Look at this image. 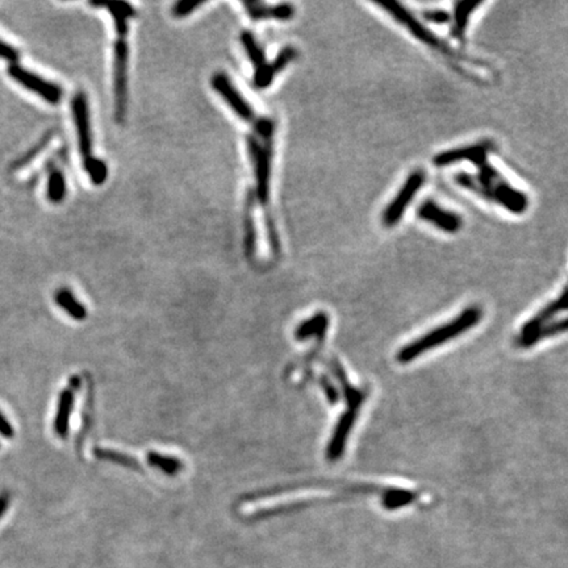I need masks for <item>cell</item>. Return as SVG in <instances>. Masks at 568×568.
<instances>
[{
	"label": "cell",
	"mask_w": 568,
	"mask_h": 568,
	"mask_svg": "<svg viewBox=\"0 0 568 568\" xmlns=\"http://www.w3.org/2000/svg\"><path fill=\"white\" fill-rule=\"evenodd\" d=\"M203 4H206V1L203 0H182V1H177L173 7V15L175 17H186L191 15L195 11L197 7H201Z\"/></svg>",
	"instance_id": "4316f807"
},
{
	"label": "cell",
	"mask_w": 568,
	"mask_h": 568,
	"mask_svg": "<svg viewBox=\"0 0 568 568\" xmlns=\"http://www.w3.org/2000/svg\"><path fill=\"white\" fill-rule=\"evenodd\" d=\"M482 317H483L482 308L478 306H471L469 308L465 309L463 312H460L454 320L441 325L439 328L430 330L429 333L423 334L420 338L406 345L396 354V360L402 365L413 362L416 358L428 353L429 350H433L439 345L452 341L458 336L469 332L471 328L479 324Z\"/></svg>",
	"instance_id": "3957f363"
},
{
	"label": "cell",
	"mask_w": 568,
	"mask_h": 568,
	"mask_svg": "<svg viewBox=\"0 0 568 568\" xmlns=\"http://www.w3.org/2000/svg\"><path fill=\"white\" fill-rule=\"evenodd\" d=\"M567 308V288L565 287L559 297L554 299L547 306L541 309L533 319L522 326L517 345L519 347L529 349L542 338L556 336L566 330V319L552 323L554 316L565 312Z\"/></svg>",
	"instance_id": "277c9868"
},
{
	"label": "cell",
	"mask_w": 568,
	"mask_h": 568,
	"mask_svg": "<svg viewBox=\"0 0 568 568\" xmlns=\"http://www.w3.org/2000/svg\"><path fill=\"white\" fill-rule=\"evenodd\" d=\"M296 57H297V50L293 47L283 48L277 53L273 62H266L260 69L254 71V78H253L254 86L257 88H267L275 79L276 75L290 65Z\"/></svg>",
	"instance_id": "9a60e30c"
},
{
	"label": "cell",
	"mask_w": 568,
	"mask_h": 568,
	"mask_svg": "<svg viewBox=\"0 0 568 568\" xmlns=\"http://www.w3.org/2000/svg\"><path fill=\"white\" fill-rule=\"evenodd\" d=\"M482 5H483V1H472V0L455 1L454 10L452 12V21L449 27H450V36L456 42L459 44L466 42V33L470 25L471 17Z\"/></svg>",
	"instance_id": "e0dca14e"
},
{
	"label": "cell",
	"mask_w": 568,
	"mask_h": 568,
	"mask_svg": "<svg viewBox=\"0 0 568 568\" xmlns=\"http://www.w3.org/2000/svg\"><path fill=\"white\" fill-rule=\"evenodd\" d=\"M66 196V179L61 170L53 169L48 178V199L53 204H60Z\"/></svg>",
	"instance_id": "cb8c5ba5"
},
{
	"label": "cell",
	"mask_w": 568,
	"mask_h": 568,
	"mask_svg": "<svg viewBox=\"0 0 568 568\" xmlns=\"http://www.w3.org/2000/svg\"><path fill=\"white\" fill-rule=\"evenodd\" d=\"M417 217L446 234H456L463 227V219L456 212L447 210L434 199H425L417 207Z\"/></svg>",
	"instance_id": "30bf717a"
},
{
	"label": "cell",
	"mask_w": 568,
	"mask_h": 568,
	"mask_svg": "<svg viewBox=\"0 0 568 568\" xmlns=\"http://www.w3.org/2000/svg\"><path fill=\"white\" fill-rule=\"evenodd\" d=\"M243 4H244L247 15L254 21L266 20V18L287 21L295 16V7L291 3H279L275 5H270L258 0H245Z\"/></svg>",
	"instance_id": "2e32d148"
},
{
	"label": "cell",
	"mask_w": 568,
	"mask_h": 568,
	"mask_svg": "<svg viewBox=\"0 0 568 568\" xmlns=\"http://www.w3.org/2000/svg\"><path fill=\"white\" fill-rule=\"evenodd\" d=\"M71 114L75 123L78 145L81 151L83 166L92 161V136H91V120H90V107L86 92L79 91L71 99Z\"/></svg>",
	"instance_id": "8fae6325"
},
{
	"label": "cell",
	"mask_w": 568,
	"mask_h": 568,
	"mask_svg": "<svg viewBox=\"0 0 568 568\" xmlns=\"http://www.w3.org/2000/svg\"><path fill=\"white\" fill-rule=\"evenodd\" d=\"M373 4L382 8L397 24L406 28L409 34H412L415 38L421 41L422 44H425L426 47L437 50L439 54H443L445 57H449L452 60L458 58V55L455 54V50L449 44L441 40L439 36L433 31H430L422 21L417 20L416 16L412 12H409V10L406 8L403 4L397 1H373Z\"/></svg>",
	"instance_id": "8992f818"
},
{
	"label": "cell",
	"mask_w": 568,
	"mask_h": 568,
	"mask_svg": "<svg viewBox=\"0 0 568 568\" xmlns=\"http://www.w3.org/2000/svg\"><path fill=\"white\" fill-rule=\"evenodd\" d=\"M0 58L10 61L11 64H15L18 58V53L16 49H14L12 47L7 45L4 41L0 40Z\"/></svg>",
	"instance_id": "83f0119b"
},
{
	"label": "cell",
	"mask_w": 568,
	"mask_h": 568,
	"mask_svg": "<svg viewBox=\"0 0 568 568\" xmlns=\"http://www.w3.org/2000/svg\"><path fill=\"white\" fill-rule=\"evenodd\" d=\"M212 88L224 99L229 108L237 114L245 123L250 124L253 128L260 123V117L257 116L249 101L243 97V94L236 88L233 82L229 79L225 73L217 71L211 78Z\"/></svg>",
	"instance_id": "9c48e42d"
},
{
	"label": "cell",
	"mask_w": 568,
	"mask_h": 568,
	"mask_svg": "<svg viewBox=\"0 0 568 568\" xmlns=\"http://www.w3.org/2000/svg\"><path fill=\"white\" fill-rule=\"evenodd\" d=\"M240 40H241V44L244 47L245 51H246L251 65L254 66V71L266 64L264 53H263V50L260 48V45L253 33L250 31L241 32Z\"/></svg>",
	"instance_id": "7402d4cb"
},
{
	"label": "cell",
	"mask_w": 568,
	"mask_h": 568,
	"mask_svg": "<svg viewBox=\"0 0 568 568\" xmlns=\"http://www.w3.org/2000/svg\"><path fill=\"white\" fill-rule=\"evenodd\" d=\"M492 149H493V145L491 141H480V143L471 144L466 147L443 150L433 157V164L437 167H449L456 163H472L480 156L491 153Z\"/></svg>",
	"instance_id": "4fadbf2b"
},
{
	"label": "cell",
	"mask_w": 568,
	"mask_h": 568,
	"mask_svg": "<svg viewBox=\"0 0 568 568\" xmlns=\"http://www.w3.org/2000/svg\"><path fill=\"white\" fill-rule=\"evenodd\" d=\"M8 74L14 81H16L27 90L37 94L40 98L44 99L50 104H58L64 97V91L57 83L47 81L36 75L32 71L24 69L23 66L11 64L8 66Z\"/></svg>",
	"instance_id": "7c38bea8"
},
{
	"label": "cell",
	"mask_w": 568,
	"mask_h": 568,
	"mask_svg": "<svg viewBox=\"0 0 568 568\" xmlns=\"http://www.w3.org/2000/svg\"><path fill=\"white\" fill-rule=\"evenodd\" d=\"M90 4L94 7H106L114 18V31L117 34L114 44V120L123 124L128 112V31L129 20L132 17L136 16V11L132 7V4L127 1Z\"/></svg>",
	"instance_id": "7a4b0ae2"
},
{
	"label": "cell",
	"mask_w": 568,
	"mask_h": 568,
	"mask_svg": "<svg viewBox=\"0 0 568 568\" xmlns=\"http://www.w3.org/2000/svg\"><path fill=\"white\" fill-rule=\"evenodd\" d=\"M422 17L426 23L436 24V25H450L452 21V12L443 10V8H429L425 10Z\"/></svg>",
	"instance_id": "484cf974"
},
{
	"label": "cell",
	"mask_w": 568,
	"mask_h": 568,
	"mask_svg": "<svg viewBox=\"0 0 568 568\" xmlns=\"http://www.w3.org/2000/svg\"><path fill=\"white\" fill-rule=\"evenodd\" d=\"M425 182L426 173L421 169L413 170L406 177L396 195L392 197V200L386 206L384 211L382 213V224L384 227H395L402 223L409 206L419 195Z\"/></svg>",
	"instance_id": "ba28073f"
},
{
	"label": "cell",
	"mask_w": 568,
	"mask_h": 568,
	"mask_svg": "<svg viewBox=\"0 0 568 568\" xmlns=\"http://www.w3.org/2000/svg\"><path fill=\"white\" fill-rule=\"evenodd\" d=\"M10 502H11V495L7 491H1L0 492V519H3V516L5 515L8 506H10Z\"/></svg>",
	"instance_id": "f546056e"
},
{
	"label": "cell",
	"mask_w": 568,
	"mask_h": 568,
	"mask_svg": "<svg viewBox=\"0 0 568 568\" xmlns=\"http://www.w3.org/2000/svg\"><path fill=\"white\" fill-rule=\"evenodd\" d=\"M54 300L57 306L64 309L73 320L83 321L87 319V309L69 288L57 290V293H54Z\"/></svg>",
	"instance_id": "d6986e66"
},
{
	"label": "cell",
	"mask_w": 568,
	"mask_h": 568,
	"mask_svg": "<svg viewBox=\"0 0 568 568\" xmlns=\"http://www.w3.org/2000/svg\"><path fill=\"white\" fill-rule=\"evenodd\" d=\"M83 167H84V171L88 174L91 182L95 186H100L107 180V177H108L107 163L103 162L101 160H99L97 157L92 161L86 163Z\"/></svg>",
	"instance_id": "d4e9b609"
},
{
	"label": "cell",
	"mask_w": 568,
	"mask_h": 568,
	"mask_svg": "<svg viewBox=\"0 0 568 568\" xmlns=\"http://www.w3.org/2000/svg\"><path fill=\"white\" fill-rule=\"evenodd\" d=\"M256 194L253 190L247 191L244 207V253L246 258L253 260L257 251V227L254 220Z\"/></svg>",
	"instance_id": "ac0fdd59"
},
{
	"label": "cell",
	"mask_w": 568,
	"mask_h": 568,
	"mask_svg": "<svg viewBox=\"0 0 568 568\" xmlns=\"http://www.w3.org/2000/svg\"><path fill=\"white\" fill-rule=\"evenodd\" d=\"M147 463L161 471L167 476H175L184 469V463L171 455H163L157 452H149L147 455Z\"/></svg>",
	"instance_id": "ffe728a7"
},
{
	"label": "cell",
	"mask_w": 568,
	"mask_h": 568,
	"mask_svg": "<svg viewBox=\"0 0 568 568\" xmlns=\"http://www.w3.org/2000/svg\"><path fill=\"white\" fill-rule=\"evenodd\" d=\"M0 436L4 439H14L15 429L8 419L0 412Z\"/></svg>",
	"instance_id": "f1b7e54d"
},
{
	"label": "cell",
	"mask_w": 568,
	"mask_h": 568,
	"mask_svg": "<svg viewBox=\"0 0 568 568\" xmlns=\"http://www.w3.org/2000/svg\"><path fill=\"white\" fill-rule=\"evenodd\" d=\"M326 325H328L326 314L317 313L312 319L299 325V328L295 332V336L297 340H307L312 336L323 337Z\"/></svg>",
	"instance_id": "44dd1931"
},
{
	"label": "cell",
	"mask_w": 568,
	"mask_h": 568,
	"mask_svg": "<svg viewBox=\"0 0 568 568\" xmlns=\"http://www.w3.org/2000/svg\"><path fill=\"white\" fill-rule=\"evenodd\" d=\"M341 391L343 396L346 397L347 408L342 413L338 423L329 439V445L326 449V458L330 462L338 460L343 455L346 441L349 439L351 429L354 428V423L357 421L359 416L360 406L365 403V399L367 396V392L360 388H356L351 386V383L346 379L341 382Z\"/></svg>",
	"instance_id": "5b68a950"
},
{
	"label": "cell",
	"mask_w": 568,
	"mask_h": 568,
	"mask_svg": "<svg viewBox=\"0 0 568 568\" xmlns=\"http://www.w3.org/2000/svg\"><path fill=\"white\" fill-rule=\"evenodd\" d=\"M81 387L79 376H71L69 386L60 393L57 413L54 417V432L61 439H67L69 436V426H70V416L73 412V406L75 403V393Z\"/></svg>",
	"instance_id": "5bb4252c"
},
{
	"label": "cell",
	"mask_w": 568,
	"mask_h": 568,
	"mask_svg": "<svg viewBox=\"0 0 568 568\" xmlns=\"http://www.w3.org/2000/svg\"><path fill=\"white\" fill-rule=\"evenodd\" d=\"M249 158L254 169L256 191L260 206L267 208L270 201V182L271 167L274 157V138H260L258 136L249 134L246 138Z\"/></svg>",
	"instance_id": "52a82bcc"
},
{
	"label": "cell",
	"mask_w": 568,
	"mask_h": 568,
	"mask_svg": "<svg viewBox=\"0 0 568 568\" xmlns=\"http://www.w3.org/2000/svg\"><path fill=\"white\" fill-rule=\"evenodd\" d=\"M476 167L475 173H458L454 182L487 203L496 204L513 214H523L529 208V197L508 182L503 174L489 162V154H484L471 163Z\"/></svg>",
	"instance_id": "6da1fadb"
},
{
	"label": "cell",
	"mask_w": 568,
	"mask_h": 568,
	"mask_svg": "<svg viewBox=\"0 0 568 568\" xmlns=\"http://www.w3.org/2000/svg\"><path fill=\"white\" fill-rule=\"evenodd\" d=\"M94 456H97L100 460L112 462L114 465H120V466L127 467V469H130V470H141V466H140V462L138 460H136L133 456L124 454L121 452H116V450H111V449L97 447L94 450Z\"/></svg>",
	"instance_id": "603a6c76"
}]
</instances>
